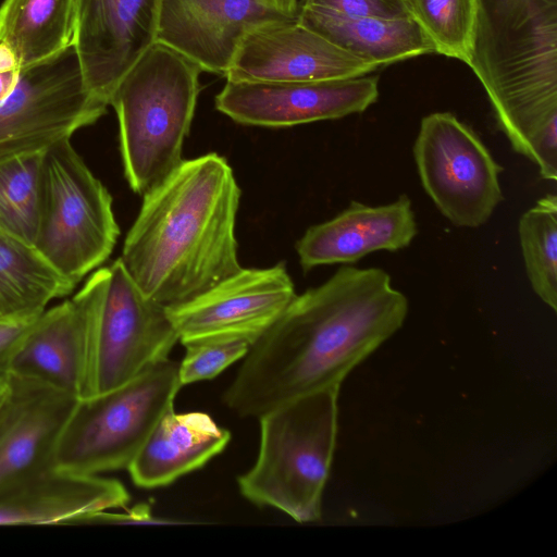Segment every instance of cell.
<instances>
[{"instance_id": "obj_1", "label": "cell", "mask_w": 557, "mask_h": 557, "mask_svg": "<svg viewBox=\"0 0 557 557\" xmlns=\"http://www.w3.org/2000/svg\"><path fill=\"white\" fill-rule=\"evenodd\" d=\"M407 313L408 299L386 271L343 265L296 295L250 346L223 401L239 417L259 418L301 395L341 386Z\"/></svg>"}, {"instance_id": "obj_2", "label": "cell", "mask_w": 557, "mask_h": 557, "mask_svg": "<svg viewBox=\"0 0 557 557\" xmlns=\"http://www.w3.org/2000/svg\"><path fill=\"white\" fill-rule=\"evenodd\" d=\"M120 260L146 297L170 307L237 272L240 189L226 159L183 160L147 191Z\"/></svg>"}, {"instance_id": "obj_3", "label": "cell", "mask_w": 557, "mask_h": 557, "mask_svg": "<svg viewBox=\"0 0 557 557\" xmlns=\"http://www.w3.org/2000/svg\"><path fill=\"white\" fill-rule=\"evenodd\" d=\"M468 65L511 148L557 180V0H474Z\"/></svg>"}, {"instance_id": "obj_4", "label": "cell", "mask_w": 557, "mask_h": 557, "mask_svg": "<svg viewBox=\"0 0 557 557\" xmlns=\"http://www.w3.org/2000/svg\"><path fill=\"white\" fill-rule=\"evenodd\" d=\"M202 71L196 61L157 40L114 88L109 104L119 121L124 175L135 193L145 195L183 161Z\"/></svg>"}, {"instance_id": "obj_5", "label": "cell", "mask_w": 557, "mask_h": 557, "mask_svg": "<svg viewBox=\"0 0 557 557\" xmlns=\"http://www.w3.org/2000/svg\"><path fill=\"white\" fill-rule=\"evenodd\" d=\"M339 387L301 395L258 418V457L237 479L247 500L299 523L321 519L336 446Z\"/></svg>"}, {"instance_id": "obj_6", "label": "cell", "mask_w": 557, "mask_h": 557, "mask_svg": "<svg viewBox=\"0 0 557 557\" xmlns=\"http://www.w3.org/2000/svg\"><path fill=\"white\" fill-rule=\"evenodd\" d=\"M82 322L79 398L117 388L168 359L178 335L166 307L149 299L120 258L72 297Z\"/></svg>"}, {"instance_id": "obj_7", "label": "cell", "mask_w": 557, "mask_h": 557, "mask_svg": "<svg viewBox=\"0 0 557 557\" xmlns=\"http://www.w3.org/2000/svg\"><path fill=\"white\" fill-rule=\"evenodd\" d=\"M181 387L178 363L168 358L117 388L77 399L58 437L53 467L87 475L127 469L174 408Z\"/></svg>"}, {"instance_id": "obj_8", "label": "cell", "mask_w": 557, "mask_h": 557, "mask_svg": "<svg viewBox=\"0 0 557 557\" xmlns=\"http://www.w3.org/2000/svg\"><path fill=\"white\" fill-rule=\"evenodd\" d=\"M107 107L87 88L73 44L28 66L0 44V162L71 139Z\"/></svg>"}, {"instance_id": "obj_9", "label": "cell", "mask_w": 557, "mask_h": 557, "mask_svg": "<svg viewBox=\"0 0 557 557\" xmlns=\"http://www.w3.org/2000/svg\"><path fill=\"white\" fill-rule=\"evenodd\" d=\"M119 235L112 197L71 139L45 150L34 243L44 259L75 287L109 258Z\"/></svg>"}, {"instance_id": "obj_10", "label": "cell", "mask_w": 557, "mask_h": 557, "mask_svg": "<svg viewBox=\"0 0 557 557\" xmlns=\"http://www.w3.org/2000/svg\"><path fill=\"white\" fill-rule=\"evenodd\" d=\"M413 157L425 193L456 226H481L503 200V168L474 131L449 112L422 119Z\"/></svg>"}, {"instance_id": "obj_11", "label": "cell", "mask_w": 557, "mask_h": 557, "mask_svg": "<svg viewBox=\"0 0 557 557\" xmlns=\"http://www.w3.org/2000/svg\"><path fill=\"white\" fill-rule=\"evenodd\" d=\"M295 296L283 263L240 268L196 297L166 307V312L183 345L209 339H243L252 345Z\"/></svg>"}, {"instance_id": "obj_12", "label": "cell", "mask_w": 557, "mask_h": 557, "mask_svg": "<svg viewBox=\"0 0 557 557\" xmlns=\"http://www.w3.org/2000/svg\"><path fill=\"white\" fill-rule=\"evenodd\" d=\"M379 98V78L366 75L304 82L226 81L216 110L253 126L289 127L361 113Z\"/></svg>"}, {"instance_id": "obj_13", "label": "cell", "mask_w": 557, "mask_h": 557, "mask_svg": "<svg viewBox=\"0 0 557 557\" xmlns=\"http://www.w3.org/2000/svg\"><path fill=\"white\" fill-rule=\"evenodd\" d=\"M299 0H160L157 40L225 74L243 38L269 22L294 20Z\"/></svg>"}, {"instance_id": "obj_14", "label": "cell", "mask_w": 557, "mask_h": 557, "mask_svg": "<svg viewBox=\"0 0 557 557\" xmlns=\"http://www.w3.org/2000/svg\"><path fill=\"white\" fill-rule=\"evenodd\" d=\"M160 0H76L73 45L89 91L109 106L125 73L157 41Z\"/></svg>"}, {"instance_id": "obj_15", "label": "cell", "mask_w": 557, "mask_h": 557, "mask_svg": "<svg viewBox=\"0 0 557 557\" xmlns=\"http://www.w3.org/2000/svg\"><path fill=\"white\" fill-rule=\"evenodd\" d=\"M376 67L294 18L250 30L224 75L233 82H304L362 76Z\"/></svg>"}, {"instance_id": "obj_16", "label": "cell", "mask_w": 557, "mask_h": 557, "mask_svg": "<svg viewBox=\"0 0 557 557\" xmlns=\"http://www.w3.org/2000/svg\"><path fill=\"white\" fill-rule=\"evenodd\" d=\"M0 405V487L53 467L60 432L77 397L37 380L8 374Z\"/></svg>"}, {"instance_id": "obj_17", "label": "cell", "mask_w": 557, "mask_h": 557, "mask_svg": "<svg viewBox=\"0 0 557 557\" xmlns=\"http://www.w3.org/2000/svg\"><path fill=\"white\" fill-rule=\"evenodd\" d=\"M128 502L116 480L50 467L0 487V525L85 522Z\"/></svg>"}, {"instance_id": "obj_18", "label": "cell", "mask_w": 557, "mask_h": 557, "mask_svg": "<svg viewBox=\"0 0 557 557\" xmlns=\"http://www.w3.org/2000/svg\"><path fill=\"white\" fill-rule=\"evenodd\" d=\"M417 232L411 200L406 195L382 206L351 201L333 219L309 227L297 242L296 251L308 272L319 265L351 264L379 250L404 249Z\"/></svg>"}, {"instance_id": "obj_19", "label": "cell", "mask_w": 557, "mask_h": 557, "mask_svg": "<svg viewBox=\"0 0 557 557\" xmlns=\"http://www.w3.org/2000/svg\"><path fill=\"white\" fill-rule=\"evenodd\" d=\"M231 433L202 411L169 410L153 428L127 471L135 485L157 488L203 467L221 454Z\"/></svg>"}, {"instance_id": "obj_20", "label": "cell", "mask_w": 557, "mask_h": 557, "mask_svg": "<svg viewBox=\"0 0 557 557\" xmlns=\"http://www.w3.org/2000/svg\"><path fill=\"white\" fill-rule=\"evenodd\" d=\"M296 20L335 46L375 66L435 53L431 39L410 16H346L298 3Z\"/></svg>"}, {"instance_id": "obj_21", "label": "cell", "mask_w": 557, "mask_h": 557, "mask_svg": "<svg viewBox=\"0 0 557 557\" xmlns=\"http://www.w3.org/2000/svg\"><path fill=\"white\" fill-rule=\"evenodd\" d=\"M82 348L81 315L71 298L38 315L9 373L37 380L78 398Z\"/></svg>"}, {"instance_id": "obj_22", "label": "cell", "mask_w": 557, "mask_h": 557, "mask_svg": "<svg viewBox=\"0 0 557 557\" xmlns=\"http://www.w3.org/2000/svg\"><path fill=\"white\" fill-rule=\"evenodd\" d=\"M76 0H4L0 44L21 66L45 61L73 44Z\"/></svg>"}, {"instance_id": "obj_23", "label": "cell", "mask_w": 557, "mask_h": 557, "mask_svg": "<svg viewBox=\"0 0 557 557\" xmlns=\"http://www.w3.org/2000/svg\"><path fill=\"white\" fill-rule=\"evenodd\" d=\"M74 288L33 245L0 231V318L38 315Z\"/></svg>"}, {"instance_id": "obj_24", "label": "cell", "mask_w": 557, "mask_h": 557, "mask_svg": "<svg viewBox=\"0 0 557 557\" xmlns=\"http://www.w3.org/2000/svg\"><path fill=\"white\" fill-rule=\"evenodd\" d=\"M527 276L536 296L557 311V196L547 194L519 220Z\"/></svg>"}, {"instance_id": "obj_25", "label": "cell", "mask_w": 557, "mask_h": 557, "mask_svg": "<svg viewBox=\"0 0 557 557\" xmlns=\"http://www.w3.org/2000/svg\"><path fill=\"white\" fill-rule=\"evenodd\" d=\"M44 152L0 162V231L34 246L37 235Z\"/></svg>"}, {"instance_id": "obj_26", "label": "cell", "mask_w": 557, "mask_h": 557, "mask_svg": "<svg viewBox=\"0 0 557 557\" xmlns=\"http://www.w3.org/2000/svg\"><path fill=\"white\" fill-rule=\"evenodd\" d=\"M409 15L435 47V53L468 64L474 25V0H403Z\"/></svg>"}, {"instance_id": "obj_27", "label": "cell", "mask_w": 557, "mask_h": 557, "mask_svg": "<svg viewBox=\"0 0 557 557\" xmlns=\"http://www.w3.org/2000/svg\"><path fill=\"white\" fill-rule=\"evenodd\" d=\"M184 346L186 351L178 363L182 386L218 376L244 358L251 344L243 339H209Z\"/></svg>"}, {"instance_id": "obj_28", "label": "cell", "mask_w": 557, "mask_h": 557, "mask_svg": "<svg viewBox=\"0 0 557 557\" xmlns=\"http://www.w3.org/2000/svg\"><path fill=\"white\" fill-rule=\"evenodd\" d=\"M299 3L329 10L346 16H373L384 18L410 16L403 0H299Z\"/></svg>"}, {"instance_id": "obj_29", "label": "cell", "mask_w": 557, "mask_h": 557, "mask_svg": "<svg viewBox=\"0 0 557 557\" xmlns=\"http://www.w3.org/2000/svg\"><path fill=\"white\" fill-rule=\"evenodd\" d=\"M38 315L0 318V379L9 374L11 363Z\"/></svg>"}, {"instance_id": "obj_30", "label": "cell", "mask_w": 557, "mask_h": 557, "mask_svg": "<svg viewBox=\"0 0 557 557\" xmlns=\"http://www.w3.org/2000/svg\"><path fill=\"white\" fill-rule=\"evenodd\" d=\"M87 522H110V523H163V521L153 518L147 506L136 507L128 513L116 515L107 511L94 515Z\"/></svg>"}, {"instance_id": "obj_31", "label": "cell", "mask_w": 557, "mask_h": 557, "mask_svg": "<svg viewBox=\"0 0 557 557\" xmlns=\"http://www.w3.org/2000/svg\"><path fill=\"white\" fill-rule=\"evenodd\" d=\"M9 389V381L8 375L0 379V405L2 404L3 399L7 396Z\"/></svg>"}]
</instances>
